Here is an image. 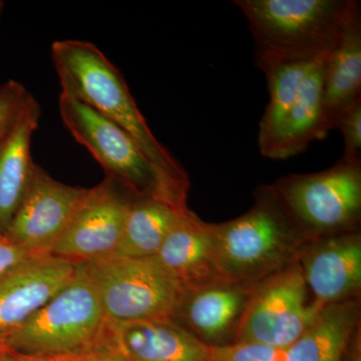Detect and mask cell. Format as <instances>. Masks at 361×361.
I'll list each match as a JSON object with an SVG mask.
<instances>
[{"instance_id": "obj_1", "label": "cell", "mask_w": 361, "mask_h": 361, "mask_svg": "<svg viewBox=\"0 0 361 361\" xmlns=\"http://www.w3.org/2000/svg\"><path fill=\"white\" fill-rule=\"evenodd\" d=\"M248 20L263 73L294 63L325 61L361 21L356 0H236Z\"/></svg>"}, {"instance_id": "obj_2", "label": "cell", "mask_w": 361, "mask_h": 361, "mask_svg": "<svg viewBox=\"0 0 361 361\" xmlns=\"http://www.w3.org/2000/svg\"><path fill=\"white\" fill-rule=\"evenodd\" d=\"M51 56L61 92L75 97L132 135L154 165L190 187L186 170L154 135L121 71L92 42H52Z\"/></svg>"}, {"instance_id": "obj_3", "label": "cell", "mask_w": 361, "mask_h": 361, "mask_svg": "<svg viewBox=\"0 0 361 361\" xmlns=\"http://www.w3.org/2000/svg\"><path fill=\"white\" fill-rule=\"evenodd\" d=\"M213 230L221 275L248 287L295 263L312 239L287 213L272 186L258 190L248 212L213 224Z\"/></svg>"}, {"instance_id": "obj_4", "label": "cell", "mask_w": 361, "mask_h": 361, "mask_svg": "<svg viewBox=\"0 0 361 361\" xmlns=\"http://www.w3.org/2000/svg\"><path fill=\"white\" fill-rule=\"evenodd\" d=\"M59 114L66 129L135 198L157 199L188 209L189 187L171 179L152 163L129 133L75 97L61 92Z\"/></svg>"}, {"instance_id": "obj_5", "label": "cell", "mask_w": 361, "mask_h": 361, "mask_svg": "<svg viewBox=\"0 0 361 361\" xmlns=\"http://www.w3.org/2000/svg\"><path fill=\"white\" fill-rule=\"evenodd\" d=\"M103 308L82 263L70 282L27 322L6 334L11 353L26 355H80L101 344Z\"/></svg>"}, {"instance_id": "obj_6", "label": "cell", "mask_w": 361, "mask_h": 361, "mask_svg": "<svg viewBox=\"0 0 361 361\" xmlns=\"http://www.w3.org/2000/svg\"><path fill=\"white\" fill-rule=\"evenodd\" d=\"M287 213L310 238L355 231L361 215V163L343 159L312 174H292L272 185Z\"/></svg>"}, {"instance_id": "obj_7", "label": "cell", "mask_w": 361, "mask_h": 361, "mask_svg": "<svg viewBox=\"0 0 361 361\" xmlns=\"http://www.w3.org/2000/svg\"><path fill=\"white\" fill-rule=\"evenodd\" d=\"M108 322L171 319L183 289L153 258L111 256L84 262Z\"/></svg>"}, {"instance_id": "obj_8", "label": "cell", "mask_w": 361, "mask_h": 361, "mask_svg": "<svg viewBox=\"0 0 361 361\" xmlns=\"http://www.w3.org/2000/svg\"><path fill=\"white\" fill-rule=\"evenodd\" d=\"M322 307L310 295L296 261L252 287L234 342L286 350Z\"/></svg>"}, {"instance_id": "obj_9", "label": "cell", "mask_w": 361, "mask_h": 361, "mask_svg": "<svg viewBox=\"0 0 361 361\" xmlns=\"http://www.w3.org/2000/svg\"><path fill=\"white\" fill-rule=\"evenodd\" d=\"M133 199L129 191L106 176L97 186L87 189L52 255L75 263L113 256L122 239Z\"/></svg>"}, {"instance_id": "obj_10", "label": "cell", "mask_w": 361, "mask_h": 361, "mask_svg": "<svg viewBox=\"0 0 361 361\" xmlns=\"http://www.w3.org/2000/svg\"><path fill=\"white\" fill-rule=\"evenodd\" d=\"M87 191L54 179L35 165L27 191L4 234L32 255L51 254Z\"/></svg>"}, {"instance_id": "obj_11", "label": "cell", "mask_w": 361, "mask_h": 361, "mask_svg": "<svg viewBox=\"0 0 361 361\" xmlns=\"http://www.w3.org/2000/svg\"><path fill=\"white\" fill-rule=\"evenodd\" d=\"M297 263L320 306L355 299L361 287L360 234L350 231L310 239Z\"/></svg>"}, {"instance_id": "obj_12", "label": "cell", "mask_w": 361, "mask_h": 361, "mask_svg": "<svg viewBox=\"0 0 361 361\" xmlns=\"http://www.w3.org/2000/svg\"><path fill=\"white\" fill-rule=\"evenodd\" d=\"M77 270V263L47 254L32 256L0 275V336L27 322L61 291Z\"/></svg>"}, {"instance_id": "obj_13", "label": "cell", "mask_w": 361, "mask_h": 361, "mask_svg": "<svg viewBox=\"0 0 361 361\" xmlns=\"http://www.w3.org/2000/svg\"><path fill=\"white\" fill-rule=\"evenodd\" d=\"M252 287L220 280L183 290L171 319L207 345H224L230 338L234 342Z\"/></svg>"}, {"instance_id": "obj_14", "label": "cell", "mask_w": 361, "mask_h": 361, "mask_svg": "<svg viewBox=\"0 0 361 361\" xmlns=\"http://www.w3.org/2000/svg\"><path fill=\"white\" fill-rule=\"evenodd\" d=\"M101 343L128 361H207L210 348L172 319L106 320Z\"/></svg>"}, {"instance_id": "obj_15", "label": "cell", "mask_w": 361, "mask_h": 361, "mask_svg": "<svg viewBox=\"0 0 361 361\" xmlns=\"http://www.w3.org/2000/svg\"><path fill=\"white\" fill-rule=\"evenodd\" d=\"M183 290L225 280L221 275L213 224L188 210L176 223L155 256Z\"/></svg>"}, {"instance_id": "obj_16", "label": "cell", "mask_w": 361, "mask_h": 361, "mask_svg": "<svg viewBox=\"0 0 361 361\" xmlns=\"http://www.w3.org/2000/svg\"><path fill=\"white\" fill-rule=\"evenodd\" d=\"M42 108L30 94L0 142V233H6L32 179V141Z\"/></svg>"}, {"instance_id": "obj_17", "label": "cell", "mask_w": 361, "mask_h": 361, "mask_svg": "<svg viewBox=\"0 0 361 361\" xmlns=\"http://www.w3.org/2000/svg\"><path fill=\"white\" fill-rule=\"evenodd\" d=\"M358 316L357 298L324 306L285 350L286 361H343L357 330Z\"/></svg>"}, {"instance_id": "obj_18", "label": "cell", "mask_w": 361, "mask_h": 361, "mask_svg": "<svg viewBox=\"0 0 361 361\" xmlns=\"http://www.w3.org/2000/svg\"><path fill=\"white\" fill-rule=\"evenodd\" d=\"M325 61L314 63L305 75L295 104L281 130L262 154L265 158L285 160L302 153L311 142L326 137L323 129L322 111Z\"/></svg>"}, {"instance_id": "obj_19", "label": "cell", "mask_w": 361, "mask_h": 361, "mask_svg": "<svg viewBox=\"0 0 361 361\" xmlns=\"http://www.w3.org/2000/svg\"><path fill=\"white\" fill-rule=\"evenodd\" d=\"M361 99V21L325 61L322 84L323 129H336L339 118Z\"/></svg>"}, {"instance_id": "obj_20", "label": "cell", "mask_w": 361, "mask_h": 361, "mask_svg": "<svg viewBox=\"0 0 361 361\" xmlns=\"http://www.w3.org/2000/svg\"><path fill=\"white\" fill-rule=\"evenodd\" d=\"M188 210L190 209L177 208L157 199L134 197L122 239L113 256L134 259L155 257L169 233Z\"/></svg>"}, {"instance_id": "obj_21", "label": "cell", "mask_w": 361, "mask_h": 361, "mask_svg": "<svg viewBox=\"0 0 361 361\" xmlns=\"http://www.w3.org/2000/svg\"><path fill=\"white\" fill-rule=\"evenodd\" d=\"M314 63H286L264 73L270 99L259 125L258 144L261 154L269 148L281 130L295 104L304 78Z\"/></svg>"}, {"instance_id": "obj_22", "label": "cell", "mask_w": 361, "mask_h": 361, "mask_svg": "<svg viewBox=\"0 0 361 361\" xmlns=\"http://www.w3.org/2000/svg\"><path fill=\"white\" fill-rule=\"evenodd\" d=\"M207 361H286L283 349L253 342H231L209 348Z\"/></svg>"}, {"instance_id": "obj_23", "label": "cell", "mask_w": 361, "mask_h": 361, "mask_svg": "<svg viewBox=\"0 0 361 361\" xmlns=\"http://www.w3.org/2000/svg\"><path fill=\"white\" fill-rule=\"evenodd\" d=\"M30 92L16 80L0 85V142L13 127Z\"/></svg>"}, {"instance_id": "obj_24", "label": "cell", "mask_w": 361, "mask_h": 361, "mask_svg": "<svg viewBox=\"0 0 361 361\" xmlns=\"http://www.w3.org/2000/svg\"><path fill=\"white\" fill-rule=\"evenodd\" d=\"M336 129L341 130L343 135L344 153L341 159L349 163H361V99L344 111Z\"/></svg>"}, {"instance_id": "obj_25", "label": "cell", "mask_w": 361, "mask_h": 361, "mask_svg": "<svg viewBox=\"0 0 361 361\" xmlns=\"http://www.w3.org/2000/svg\"><path fill=\"white\" fill-rule=\"evenodd\" d=\"M32 256L35 255L14 243L4 233H0V275Z\"/></svg>"}, {"instance_id": "obj_26", "label": "cell", "mask_w": 361, "mask_h": 361, "mask_svg": "<svg viewBox=\"0 0 361 361\" xmlns=\"http://www.w3.org/2000/svg\"><path fill=\"white\" fill-rule=\"evenodd\" d=\"M82 361H128L115 349L101 343L82 355Z\"/></svg>"}, {"instance_id": "obj_27", "label": "cell", "mask_w": 361, "mask_h": 361, "mask_svg": "<svg viewBox=\"0 0 361 361\" xmlns=\"http://www.w3.org/2000/svg\"><path fill=\"white\" fill-rule=\"evenodd\" d=\"M13 353L14 361H82V355H26Z\"/></svg>"}, {"instance_id": "obj_28", "label": "cell", "mask_w": 361, "mask_h": 361, "mask_svg": "<svg viewBox=\"0 0 361 361\" xmlns=\"http://www.w3.org/2000/svg\"><path fill=\"white\" fill-rule=\"evenodd\" d=\"M356 334H355L353 341L349 344L343 361H361L360 337L357 338Z\"/></svg>"}, {"instance_id": "obj_29", "label": "cell", "mask_w": 361, "mask_h": 361, "mask_svg": "<svg viewBox=\"0 0 361 361\" xmlns=\"http://www.w3.org/2000/svg\"><path fill=\"white\" fill-rule=\"evenodd\" d=\"M9 348L7 346L6 336H0V355L4 353H8Z\"/></svg>"}, {"instance_id": "obj_30", "label": "cell", "mask_w": 361, "mask_h": 361, "mask_svg": "<svg viewBox=\"0 0 361 361\" xmlns=\"http://www.w3.org/2000/svg\"><path fill=\"white\" fill-rule=\"evenodd\" d=\"M0 361H14L13 353L11 351H8V353H2L0 355Z\"/></svg>"}, {"instance_id": "obj_31", "label": "cell", "mask_w": 361, "mask_h": 361, "mask_svg": "<svg viewBox=\"0 0 361 361\" xmlns=\"http://www.w3.org/2000/svg\"><path fill=\"white\" fill-rule=\"evenodd\" d=\"M4 1H1V0H0V14H1V13H2V9H4Z\"/></svg>"}]
</instances>
